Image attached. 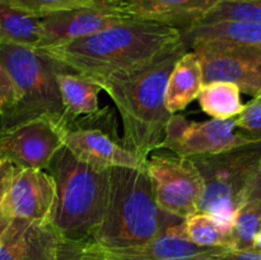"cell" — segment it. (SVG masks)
<instances>
[{
	"label": "cell",
	"mask_w": 261,
	"mask_h": 260,
	"mask_svg": "<svg viewBox=\"0 0 261 260\" xmlns=\"http://www.w3.org/2000/svg\"><path fill=\"white\" fill-rule=\"evenodd\" d=\"M181 30L171 24L127 19L88 37L38 48L63 70L81 74L99 87L135 73L184 45Z\"/></svg>",
	"instance_id": "cell-1"
},
{
	"label": "cell",
	"mask_w": 261,
	"mask_h": 260,
	"mask_svg": "<svg viewBox=\"0 0 261 260\" xmlns=\"http://www.w3.org/2000/svg\"><path fill=\"white\" fill-rule=\"evenodd\" d=\"M182 46L155 63L127 75L116 76L102 84L119 110L124 134L121 144L147 162L160 149L166 125L172 115L165 105L168 76L176 61L186 51Z\"/></svg>",
	"instance_id": "cell-2"
},
{
	"label": "cell",
	"mask_w": 261,
	"mask_h": 260,
	"mask_svg": "<svg viewBox=\"0 0 261 260\" xmlns=\"http://www.w3.org/2000/svg\"><path fill=\"white\" fill-rule=\"evenodd\" d=\"M182 221L158 206L147 168L114 167L103 219L88 241L103 249L138 246Z\"/></svg>",
	"instance_id": "cell-3"
},
{
	"label": "cell",
	"mask_w": 261,
	"mask_h": 260,
	"mask_svg": "<svg viewBox=\"0 0 261 260\" xmlns=\"http://www.w3.org/2000/svg\"><path fill=\"white\" fill-rule=\"evenodd\" d=\"M56 186L51 224L64 242L91 240L103 219L110 191V170L82 162L64 145L47 167Z\"/></svg>",
	"instance_id": "cell-4"
},
{
	"label": "cell",
	"mask_w": 261,
	"mask_h": 260,
	"mask_svg": "<svg viewBox=\"0 0 261 260\" xmlns=\"http://www.w3.org/2000/svg\"><path fill=\"white\" fill-rule=\"evenodd\" d=\"M0 61L9 73L18 93V102L5 117L0 130L41 116H65L58 73L63 69L37 48L0 40Z\"/></svg>",
	"instance_id": "cell-5"
},
{
	"label": "cell",
	"mask_w": 261,
	"mask_h": 260,
	"mask_svg": "<svg viewBox=\"0 0 261 260\" xmlns=\"http://www.w3.org/2000/svg\"><path fill=\"white\" fill-rule=\"evenodd\" d=\"M203 178L199 212L232 231L246 184L261 160V140L224 152L189 157Z\"/></svg>",
	"instance_id": "cell-6"
},
{
	"label": "cell",
	"mask_w": 261,
	"mask_h": 260,
	"mask_svg": "<svg viewBox=\"0 0 261 260\" xmlns=\"http://www.w3.org/2000/svg\"><path fill=\"white\" fill-rule=\"evenodd\" d=\"M69 120L41 115L0 130V158L20 168L47 170L51 160L64 147Z\"/></svg>",
	"instance_id": "cell-7"
},
{
	"label": "cell",
	"mask_w": 261,
	"mask_h": 260,
	"mask_svg": "<svg viewBox=\"0 0 261 260\" xmlns=\"http://www.w3.org/2000/svg\"><path fill=\"white\" fill-rule=\"evenodd\" d=\"M155 201L163 212L185 219L199 212L203 178L189 157L153 153L147 161Z\"/></svg>",
	"instance_id": "cell-8"
},
{
	"label": "cell",
	"mask_w": 261,
	"mask_h": 260,
	"mask_svg": "<svg viewBox=\"0 0 261 260\" xmlns=\"http://www.w3.org/2000/svg\"><path fill=\"white\" fill-rule=\"evenodd\" d=\"M110 109L99 110L86 116L83 121L74 120L69 124L64 145L74 157L99 170L114 167L147 168V162L127 150L117 138L116 129H111Z\"/></svg>",
	"instance_id": "cell-9"
},
{
	"label": "cell",
	"mask_w": 261,
	"mask_h": 260,
	"mask_svg": "<svg viewBox=\"0 0 261 260\" xmlns=\"http://www.w3.org/2000/svg\"><path fill=\"white\" fill-rule=\"evenodd\" d=\"M256 140L261 139H254L237 127L236 117L196 122L173 114L166 125L160 149H167L180 157H194L224 152Z\"/></svg>",
	"instance_id": "cell-10"
},
{
	"label": "cell",
	"mask_w": 261,
	"mask_h": 260,
	"mask_svg": "<svg viewBox=\"0 0 261 260\" xmlns=\"http://www.w3.org/2000/svg\"><path fill=\"white\" fill-rule=\"evenodd\" d=\"M73 254L92 260H206L231 247H203L186 236L184 221L150 241L125 249H103L92 242H64Z\"/></svg>",
	"instance_id": "cell-11"
},
{
	"label": "cell",
	"mask_w": 261,
	"mask_h": 260,
	"mask_svg": "<svg viewBox=\"0 0 261 260\" xmlns=\"http://www.w3.org/2000/svg\"><path fill=\"white\" fill-rule=\"evenodd\" d=\"M203 69V84L229 82L241 93L261 94V47L222 43H196L191 46Z\"/></svg>",
	"instance_id": "cell-12"
},
{
	"label": "cell",
	"mask_w": 261,
	"mask_h": 260,
	"mask_svg": "<svg viewBox=\"0 0 261 260\" xmlns=\"http://www.w3.org/2000/svg\"><path fill=\"white\" fill-rule=\"evenodd\" d=\"M127 19L132 18L120 12L112 0H102L92 7L51 13L40 18L42 38L38 48L64 45L79 38L88 37Z\"/></svg>",
	"instance_id": "cell-13"
},
{
	"label": "cell",
	"mask_w": 261,
	"mask_h": 260,
	"mask_svg": "<svg viewBox=\"0 0 261 260\" xmlns=\"http://www.w3.org/2000/svg\"><path fill=\"white\" fill-rule=\"evenodd\" d=\"M56 200L53 176L45 170L14 167L0 208L10 218L51 222Z\"/></svg>",
	"instance_id": "cell-14"
},
{
	"label": "cell",
	"mask_w": 261,
	"mask_h": 260,
	"mask_svg": "<svg viewBox=\"0 0 261 260\" xmlns=\"http://www.w3.org/2000/svg\"><path fill=\"white\" fill-rule=\"evenodd\" d=\"M61 244L51 222L12 218L0 240V260H61Z\"/></svg>",
	"instance_id": "cell-15"
},
{
	"label": "cell",
	"mask_w": 261,
	"mask_h": 260,
	"mask_svg": "<svg viewBox=\"0 0 261 260\" xmlns=\"http://www.w3.org/2000/svg\"><path fill=\"white\" fill-rule=\"evenodd\" d=\"M219 0H112L125 15L175 25L181 31L198 23Z\"/></svg>",
	"instance_id": "cell-16"
},
{
	"label": "cell",
	"mask_w": 261,
	"mask_h": 260,
	"mask_svg": "<svg viewBox=\"0 0 261 260\" xmlns=\"http://www.w3.org/2000/svg\"><path fill=\"white\" fill-rule=\"evenodd\" d=\"M181 38L188 48L196 43H222L261 47V23L231 20L195 23L181 31Z\"/></svg>",
	"instance_id": "cell-17"
},
{
	"label": "cell",
	"mask_w": 261,
	"mask_h": 260,
	"mask_svg": "<svg viewBox=\"0 0 261 260\" xmlns=\"http://www.w3.org/2000/svg\"><path fill=\"white\" fill-rule=\"evenodd\" d=\"M203 87V69L194 51H185L178 58L167 81L165 105L171 115L185 110L198 98Z\"/></svg>",
	"instance_id": "cell-18"
},
{
	"label": "cell",
	"mask_w": 261,
	"mask_h": 260,
	"mask_svg": "<svg viewBox=\"0 0 261 260\" xmlns=\"http://www.w3.org/2000/svg\"><path fill=\"white\" fill-rule=\"evenodd\" d=\"M56 79L69 124L81 116H91L99 111L98 94L102 88L96 82L68 70L59 71Z\"/></svg>",
	"instance_id": "cell-19"
},
{
	"label": "cell",
	"mask_w": 261,
	"mask_h": 260,
	"mask_svg": "<svg viewBox=\"0 0 261 260\" xmlns=\"http://www.w3.org/2000/svg\"><path fill=\"white\" fill-rule=\"evenodd\" d=\"M199 106L214 120L237 117L244 110L241 91L234 83L213 82L203 84L198 94Z\"/></svg>",
	"instance_id": "cell-20"
},
{
	"label": "cell",
	"mask_w": 261,
	"mask_h": 260,
	"mask_svg": "<svg viewBox=\"0 0 261 260\" xmlns=\"http://www.w3.org/2000/svg\"><path fill=\"white\" fill-rule=\"evenodd\" d=\"M41 38L40 18L0 0V40L38 48Z\"/></svg>",
	"instance_id": "cell-21"
},
{
	"label": "cell",
	"mask_w": 261,
	"mask_h": 260,
	"mask_svg": "<svg viewBox=\"0 0 261 260\" xmlns=\"http://www.w3.org/2000/svg\"><path fill=\"white\" fill-rule=\"evenodd\" d=\"M186 236L203 247H231V229L219 223L211 214L198 213L184 219Z\"/></svg>",
	"instance_id": "cell-22"
},
{
	"label": "cell",
	"mask_w": 261,
	"mask_h": 260,
	"mask_svg": "<svg viewBox=\"0 0 261 260\" xmlns=\"http://www.w3.org/2000/svg\"><path fill=\"white\" fill-rule=\"evenodd\" d=\"M261 229V201L241 203L234 216L231 231V249L252 250L256 235Z\"/></svg>",
	"instance_id": "cell-23"
},
{
	"label": "cell",
	"mask_w": 261,
	"mask_h": 260,
	"mask_svg": "<svg viewBox=\"0 0 261 260\" xmlns=\"http://www.w3.org/2000/svg\"><path fill=\"white\" fill-rule=\"evenodd\" d=\"M224 20L261 23V0H219L198 23Z\"/></svg>",
	"instance_id": "cell-24"
},
{
	"label": "cell",
	"mask_w": 261,
	"mask_h": 260,
	"mask_svg": "<svg viewBox=\"0 0 261 260\" xmlns=\"http://www.w3.org/2000/svg\"><path fill=\"white\" fill-rule=\"evenodd\" d=\"M4 2L33 17L41 18L61 10L92 7L101 3L102 0H4Z\"/></svg>",
	"instance_id": "cell-25"
},
{
	"label": "cell",
	"mask_w": 261,
	"mask_h": 260,
	"mask_svg": "<svg viewBox=\"0 0 261 260\" xmlns=\"http://www.w3.org/2000/svg\"><path fill=\"white\" fill-rule=\"evenodd\" d=\"M236 124L249 137L261 139V94L252 97L251 101L245 105L241 114L236 117Z\"/></svg>",
	"instance_id": "cell-26"
},
{
	"label": "cell",
	"mask_w": 261,
	"mask_h": 260,
	"mask_svg": "<svg viewBox=\"0 0 261 260\" xmlns=\"http://www.w3.org/2000/svg\"><path fill=\"white\" fill-rule=\"evenodd\" d=\"M18 102V93L9 73L0 61V119L7 116Z\"/></svg>",
	"instance_id": "cell-27"
},
{
	"label": "cell",
	"mask_w": 261,
	"mask_h": 260,
	"mask_svg": "<svg viewBox=\"0 0 261 260\" xmlns=\"http://www.w3.org/2000/svg\"><path fill=\"white\" fill-rule=\"evenodd\" d=\"M246 200L261 201V160L252 171L242 194V203Z\"/></svg>",
	"instance_id": "cell-28"
},
{
	"label": "cell",
	"mask_w": 261,
	"mask_h": 260,
	"mask_svg": "<svg viewBox=\"0 0 261 260\" xmlns=\"http://www.w3.org/2000/svg\"><path fill=\"white\" fill-rule=\"evenodd\" d=\"M206 260H261V254L255 250L226 249Z\"/></svg>",
	"instance_id": "cell-29"
},
{
	"label": "cell",
	"mask_w": 261,
	"mask_h": 260,
	"mask_svg": "<svg viewBox=\"0 0 261 260\" xmlns=\"http://www.w3.org/2000/svg\"><path fill=\"white\" fill-rule=\"evenodd\" d=\"M14 167L15 166L10 161L0 158V205L4 200L8 189H9Z\"/></svg>",
	"instance_id": "cell-30"
},
{
	"label": "cell",
	"mask_w": 261,
	"mask_h": 260,
	"mask_svg": "<svg viewBox=\"0 0 261 260\" xmlns=\"http://www.w3.org/2000/svg\"><path fill=\"white\" fill-rule=\"evenodd\" d=\"M10 221H12V218H10V217L8 216V214L5 213L2 208H0V240H2L5 229H7L8 226H9Z\"/></svg>",
	"instance_id": "cell-31"
},
{
	"label": "cell",
	"mask_w": 261,
	"mask_h": 260,
	"mask_svg": "<svg viewBox=\"0 0 261 260\" xmlns=\"http://www.w3.org/2000/svg\"><path fill=\"white\" fill-rule=\"evenodd\" d=\"M61 260H92L86 259V257H81L78 255L73 254L69 249H66L63 244H61Z\"/></svg>",
	"instance_id": "cell-32"
},
{
	"label": "cell",
	"mask_w": 261,
	"mask_h": 260,
	"mask_svg": "<svg viewBox=\"0 0 261 260\" xmlns=\"http://www.w3.org/2000/svg\"><path fill=\"white\" fill-rule=\"evenodd\" d=\"M252 250H255V251L260 252L261 254V229L259 231V233L256 235V237H255L254 247H252Z\"/></svg>",
	"instance_id": "cell-33"
}]
</instances>
